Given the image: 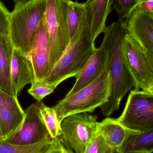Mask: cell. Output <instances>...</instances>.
Here are the masks:
<instances>
[{
    "label": "cell",
    "mask_w": 153,
    "mask_h": 153,
    "mask_svg": "<svg viewBox=\"0 0 153 153\" xmlns=\"http://www.w3.org/2000/svg\"><path fill=\"white\" fill-rule=\"evenodd\" d=\"M102 43L106 46L109 70L110 91L108 101L100 107L107 117L118 110L120 102L135 84L124 61L123 40L127 34L125 21L118 20L107 27Z\"/></svg>",
    "instance_id": "6da1fadb"
},
{
    "label": "cell",
    "mask_w": 153,
    "mask_h": 153,
    "mask_svg": "<svg viewBox=\"0 0 153 153\" xmlns=\"http://www.w3.org/2000/svg\"><path fill=\"white\" fill-rule=\"evenodd\" d=\"M92 19L91 11L87 4L85 14L70 44L49 75L43 79L47 83L56 88L68 78L79 76L97 49L92 37Z\"/></svg>",
    "instance_id": "7a4b0ae2"
},
{
    "label": "cell",
    "mask_w": 153,
    "mask_h": 153,
    "mask_svg": "<svg viewBox=\"0 0 153 153\" xmlns=\"http://www.w3.org/2000/svg\"><path fill=\"white\" fill-rule=\"evenodd\" d=\"M46 5V0H28L15 6L10 13L9 36L14 47L25 55L30 53L34 35L45 16Z\"/></svg>",
    "instance_id": "3957f363"
},
{
    "label": "cell",
    "mask_w": 153,
    "mask_h": 153,
    "mask_svg": "<svg viewBox=\"0 0 153 153\" xmlns=\"http://www.w3.org/2000/svg\"><path fill=\"white\" fill-rule=\"evenodd\" d=\"M108 64L95 81L71 96L65 97L53 106L57 119L61 124L66 117L77 113H92L108 101L109 94Z\"/></svg>",
    "instance_id": "277c9868"
},
{
    "label": "cell",
    "mask_w": 153,
    "mask_h": 153,
    "mask_svg": "<svg viewBox=\"0 0 153 153\" xmlns=\"http://www.w3.org/2000/svg\"><path fill=\"white\" fill-rule=\"evenodd\" d=\"M46 1L45 16L50 40L51 72L71 41L68 24L70 0Z\"/></svg>",
    "instance_id": "5b68a950"
},
{
    "label": "cell",
    "mask_w": 153,
    "mask_h": 153,
    "mask_svg": "<svg viewBox=\"0 0 153 153\" xmlns=\"http://www.w3.org/2000/svg\"><path fill=\"white\" fill-rule=\"evenodd\" d=\"M124 61L135 84V90H146L153 84V53L129 34L123 40Z\"/></svg>",
    "instance_id": "8992f818"
},
{
    "label": "cell",
    "mask_w": 153,
    "mask_h": 153,
    "mask_svg": "<svg viewBox=\"0 0 153 153\" xmlns=\"http://www.w3.org/2000/svg\"><path fill=\"white\" fill-rule=\"evenodd\" d=\"M96 115L87 112L73 114L61 124L60 138L63 143L75 153H82L97 134Z\"/></svg>",
    "instance_id": "52a82bcc"
},
{
    "label": "cell",
    "mask_w": 153,
    "mask_h": 153,
    "mask_svg": "<svg viewBox=\"0 0 153 153\" xmlns=\"http://www.w3.org/2000/svg\"><path fill=\"white\" fill-rule=\"evenodd\" d=\"M116 119L127 128L140 133L153 129V96L132 90L122 114Z\"/></svg>",
    "instance_id": "ba28073f"
},
{
    "label": "cell",
    "mask_w": 153,
    "mask_h": 153,
    "mask_svg": "<svg viewBox=\"0 0 153 153\" xmlns=\"http://www.w3.org/2000/svg\"><path fill=\"white\" fill-rule=\"evenodd\" d=\"M25 112L22 124L4 142L17 146L31 145L51 137L41 116L39 102L31 104Z\"/></svg>",
    "instance_id": "9c48e42d"
},
{
    "label": "cell",
    "mask_w": 153,
    "mask_h": 153,
    "mask_svg": "<svg viewBox=\"0 0 153 153\" xmlns=\"http://www.w3.org/2000/svg\"><path fill=\"white\" fill-rule=\"evenodd\" d=\"M35 80H43L50 73V44L45 16L36 31L29 54Z\"/></svg>",
    "instance_id": "30bf717a"
},
{
    "label": "cell",
    "mask_w": 153,
    "mask_h": 153,
    "mask_svg": "<svg viewBox=\"0 0 153 153\" xmlns=\"http://www.w3.org/2000/svg\"><path fill=\"white\" fill-rule=\"evenodd\" d=\"M128 34L153 53V13L137 7L125 21Z\"/></svg>",
    "instance_id": "8fae6325"
},
{
    "label": "cell",
    "mask_w": 153,
    "mask_h": 153,
    "mask_svg": "<svg viewBox=\"0 0 153 153\" xmlns=\"http://www.w3.org/2000/svg\"><path fill=\"white\" fill-rule=\"evenodd\" d=\"M25 117V111L21 107L17 96L0 89V124L4 141L19 127Z\"/></svg>",
    "instance_id": "7c38bea8"
},
{
    "label": "cell",
    "mask_w": 153,
    "mask_h": 153,
    "mask_svg": "<svg viewBox=\"0 0 153 153\" xmlns=\"http://www.w3.org/2000/svg\"><path fill=\"white\" fill-rule=\"evenodd\" d=\"M108 53L106 46L102 43L90 58L79 76L71 90L66 94L68 97L95 81L105 71L107 65Z\"/></svg>",
    "instance_id": "4fadbf2b"
},
{
    "label": "cell",
    "mask_w": 153,
    "mask_h": 153,
    "mask_svg": "<svg viewBox=\"0 0 153 153\" xmlns=\"http://www.w3.org/2000/svg\"><path fill=\"white\" fill-rule=\"evenodd\" d=\"M11 78L17 95L27 85L33 83L35 74L30 55H25L14 47L11 65Z\"/></svg>",
    "instance_id": "5bb4252c"
},
{
    "label": "cell",
    "mask_w": 153,
    "mask_h": 153,
    "mask_svg": "<svg viewBox=\"0 0 153 153\" xmlns=\"http://www.w3.org/2000/svg\"><path fill=\"white\" fill-rule=\"evenodd\" d=\"M137 132L122 126L116 119L107 117L99 122L97 134L100 135L113 152H122L126 139Z\"/></svg>",
    "instance_id": "9a60e30c"
},
{
    "label": "cell",
    "mask_w": 153,
    "mask_h": 153,
    "mask_svg": "<svg viewBox=\"0 0 153 153\" xmlns=\"http://www.w3.org/2000/svg\"><path fill=\"white\" fill-rule=\"evenodd\" d=\"M14 46L9 36L0 35V89L10 95L16 94L11 78V65Z\"/></svg>",
    "instance_id": "2e32d148"
},
{
    "label": "cell",
    "mask_w": 153,
    "mask_h": 153,
    "mask_svg": "<svg viewBox=\"0 0 153 153\" xmlns=\"http://www.w3.org/2000/svg\"><path fill=\"white\" fill-rule=\"evenodd\" d=\"M114 0H87L91 11L92 37L95 42L96 38L106 29L107 18L111 10Z\"/></svg>",
    "instance_id": "e0dca14e"
},
{
    "label": "cell",
    "mask_w": 153,
    "mask_h": 153,
    "mask_svg": "<svg viewBox=\"0 0 153 153\" xmlns=\"http://www.w3.org/2000/svg\"><path fill=\"white\" fill-rule=\"evenodd\" d=\"M122 152H153V129L132 135L126 140Z\"/></svg>",
    "instance_id": "ac0fdd59"
},
{
    "label": "cell",
    "mask_w": 153,
    "mask_h": 153,
    "mask_svg": "<svg viewBox=\"0 0 153 153\" xmlns=\"http://www.w3.org/2000/svg\"><path fill=\"white\" fill-rule=\"evenodd\" d=\"M51 137L35 144L17 146L0 142V153H46L53 141Z\"/></svg>",
    "instance_id": "d6986e66"
},
{
    "label": "cell",
    "mask_w": 153,
    "mask_h": 153,
    "mask_svg": "<svg viewBox=\"0 0 153 153\" xmlns=\"http://www.w3.org/2000/svg\"><path fill=\"white\" fill-rule=\"evenodd\" d=\"M86 2L80 3L70 0L68 9V24L70 38L76 33L79 24L82 19L87 9Z\"/></svg>",
    "instance_id": "ffe728a7"
},
{
    "label": "cell",
    "mask_w": 153,
    "mask_h": 153,
    "mask_svg": "<svg viewBox=\"0 0 153 153\" xmlns=\"http://www.w3.org/2000/svg\"><path fill=\"white\" fill-rule=\"evenodd\" d=\"M40 112L46 127L53 139L60 137L61 124L59 123L53 107H48L42 101L39 102Z\"/></svg>",
    "instance_id": "44dd1931"
},
{
    "label": "cell",
    "mask_w": 153,
    "mask_h": 153,
    "mask_svg": "<svg viewBox=\"0 0 153 153\" xmlns=\"http://www.w3.org/2000/svg\"><path fill=\"white\" fill-rule=\"evenodd\" d=\"M56 88L43 80H35L27 92L37 102H40L46 96L53 92Z\"/></svg>",
    "instance_id": "7402d4cb"
},
{
    "label": "cell",
    "mask_w": 153,
    "mask_h": 153,
    "mask_svg": "<svg viewBox=\"0 0 153 153\" xmlns=\"http://www.w3.org/2000/svg\"><path fill=\"white\" fill-rule=\"evenodd\" d=\"M140 0H114L113 8L120 19H126L133 10L137 7Z\"/></svg>",
    "instance_id": "603a6c76"
},
{
    "label": "cell",
    "mask_w": 153,
    "mask_h": 153,
    "mask_svg": "<svg viewBox=\"0 0 153 153\" xmlns=\"http://www.w3.org/2000/svg\"><path fill=\"white\" fill-rule=\"evenodd\" d=\"M113 152L103 137L97 134L82 153H112Z\"/></svg>",
    "instance_id": "cb8c5ba5"
},
{
    "label": "cell",
    "mask_w": 153,
    "mask_h": 153,
    "mask_svg": "<svg viewBox=\"0 0 153 153\" xmlns=\"http://www.w3.org/2000/svg\"><path fill=\"white\" fill-rule=\"evenodd\" d=\"M10 13L0 1V35H10Z\"/></svg>",
    "instance_id": "d4e9b609"
},
{
    "label": "cell",
    "mask_w": 153,
    "mask_h": 153,
    "mask_svg": "<svg viewBox=\"0 0 153 153\" xmlns=\"http://www.w3.org/2000/svg\"><path fill=\"white\" fill-rule=\"evenodd\" d=\"M46 153H75L65 146L60 137L53 139Z\"/></svg>",
    "instance_id": "484cf974"
},
{
    "label": "cell",
    "mask_w": 153,
    "mask_h": 153,
    "mask_svg": "<svg viewBox=\"0 0 153 153\" xmlns=\"http://www.w3.org/2000/svg\"><path fill=\"white\" fill-rule=\"evenodd\" d=\"M137 7L146 12L153 13V0H140Z\"/></svg>",
    "instance_id": "4316f807"
},
{
    "label": "cell",
    "mask_w": 153,
    "mask_h": 153,
    "mask_svg": "<svg viewBox=\"0 0 153 153\" xmlns=\"http://www.w3.org/2000/svg\"><path fill=\"white\" fill-rule=\"evenodd\" d=\"M13 1L15 3V6H19L27 1V0H13Z\"/></svg>",
    "instance_id": "83f0119b"
},
{
    "label": "cell",
    "mask_w": 153,
    "mask_h": 153,
    "mask_svg": "<svg viewBox=\"0 0 153 153\" xmlns=\"http://www.w3.org/2000/svg\"><path fill=\"white\" fill-rule=\"evenodd\" d=\"M4 141V137L1 127V124H0V142H3Z\"/></svg>",
    "instance_id": "f1b7e54d"
},
{
    "label": "cell",
    "mask_w": 153,
    "mask_h": 153,
    "mask_svg": "<svg viewBox=\"0 0 153 153\" xmlns=\"http://www.w3.org/2000/svg\"><path fill=\"white\" fill-rule=\"evenodd\" d=\"M112 153H143L140 152H113Z\"/></svg>",
    "instance_id": "f546056e"
},
{
    "label": "cell",
    "mask_w": 153,
    "mask_h": 153,
    "mask_svg": "<svg viewBox=\"0 0 153 153\" xmlns=\"http://www.w3.org/2000/svg\"></svg>",
    "instance_id": "4dcf8cb0"
}]
</instances>
